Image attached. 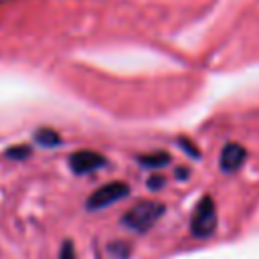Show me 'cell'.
<instances>
[{"mask_svg":"<svg viewBox=\"0 0 259 259\" xmlns=\"http://www.w3.org/2000/svg\"><path fill=\"white\" fill-rule=\"evenodd\" d=\"M138 162L142 166H148V168H160V166H166L170 162V154L168 152H152V154H144L138 158Z\"/></svg>","mask_w":259,"mask_h":259,"instance_id":"cell-6","label":"cell"},{"mask_svg":"<svg viewBox=\"0 0 259 259\" xmlns=\"http://www.w3.org/2000/svg\"><path fill=\"white\" fill-rule=\"evenodd\" d=\"M178 144H180V148H182L190 158H200V154H198V150L194 148V144H192V142H188L186 138H180V140H178Z\"/></svg>","mask_w":259,"mask_h":259,"instance_id":"cell-9","label":"cell"},{"mask_svg":"<svg viewBox=\"0 0 259 259\" xmlns=\"http://www.w3.org/2000/svg\"><path fill=\"white\" fill-rule=\"evenodd\" d=\"M190 231L194 237H210L217 231V204L212 196H202L192 212L190 219Z\"/></svg>","mask_w":259,"mask_h":259,"instance_id":"cell-2","label":"cell"},{"mask_svg":"<svg viewBox=\"0 0 259 259\" xmlns=\"http://www.w3.org/2000/svg\"><path fill=\"white\" fill-rule=\"evenodd\" d=\"M36 142H38L40 146H45V148H53V146H57V144L61 142V138H59V134H57L55 130L45 127V130H40V132L36 134Z\"/></svg>","mask_w":259,"mask_h":259,"instance_id":"cell-7","label":"cell"},{"mask_svg":"<svg viewBox=\"0 0 259 259\" xmlns=\"http://www.w3.org/2000/svg\"><path fill=\"white\" fill-rule=\"evenodd\" d=\"M148 186H150L152 190H158V188L164 186V178H162V176H152V178L148 180Z\"/></svg>","mask_w":259,"mask_h":259,"instance_id":"cell-11","label":"cell"},{"mask_svg":"<svg viewBox=\"0 0 259 259\" xmlns=\"http://www.w3.org/2000/svg\"><path fill=\"white\" fill-rule=\"evenodd\" d=\"M8 154H10L12 158H22V156L28 154V148H16V150H10Z\"/></svg>","mask_w":259,"mask_h":259,"instance_id":"cell-12","label":"cell"},{"mask_svg":"<svg viewBox=\"0 0 259 259\" xmlns=\"http://www.w3.org/2000/svg\"><path fill=\"white\" fill-rule=\"evenodd\" d=\"M245 160H247V150L237 142H229L221 150L219 166L223 172H237L245 164Z\"/></svg>","mask_w":259,"mask_h":259,"instance_id":"cell-5","label":"cell"},{"mask_svg":"<svg viewBox=\"0 0 259 259\" xmlns=\"http://www.w3.org/2000/svg\"><path fill=\"white\" fill-rule=\"evenodd\" d=\"M59 259H77V257H75V247H73L71 241H65V243H63V247H61V251H59Z\"/></svg>","mask_w":259,"mask_h":259,"instance_id":"cell-10","label":"cell"},{"mask_svg":"<svg viewBox=\"0 0 259 259\" xmlns=\"http://www.w3.org/2000/svg\"><path fill=\"white\" fill-rule=\"evenodd\" d=\"M176 176H180V180H186V176H188V168H180V170H176Z\"/></svg>","mask_w":259,"mask_h":259,"instance_id":"cell-13","label":"cell"},{"mask_svg":"<svg viewBox=\"0 0 259 259\" xmlns=\"http://www.w3.org/2000/svg\"><path fill=\"white\" fill-rule=\"evenodd\" d=\"M69 166L75 174H89V172L105 166V158L93 150H79L69 158Z\"/></svg>","mask_w":259,"mask_h":259,"instance_id":"cell-4","label":"cell"},{"mask_svg":"<svg viewBox=\"0 0 259 259\" xmlns=\"http://www.w3.org/2000/svg\"><path fill=\"white\" fill-rule=\"evenodd\" d=\"M130 194V186L125 182H107L103 186H99L97 190H93L87 198V208L89 210H99L105 208L121 198H125Z\"/></svg>","mask_w":259,"mask_h":259,"instance_id":"cell-3","label":"cell"},{"mask_svg":"<svg viewBox=\"0 0 259 259\" xmlns=\"http://www.w3.org/2000/svg\"><path fill=\"white\" fill-rule=\"evenodd\" d=\"M109 253L115 255V257L125 259V257L130 255V247H127L125 243H113V245H109Z\"/></svg>","mask_w":259,"mask_h":259,"instance_id":"cell-8","label":"cell"},{"mask_svg":"<svg viewBox=\"0 0 259 259\" xmlns=\"http://www.w3.org/2000/svg\"><path fill=\"white\" fill-rule=\"evenodd\" d=\"M164 210H166V206L158 200H140L123 214L121 223L136 233H146L162 219Z\"/></svg>","mask_w":259,"mask_h":259,"instance_id":"cell-1","label":"cell"}]
</instances>
